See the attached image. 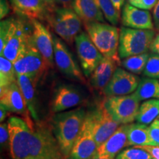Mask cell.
I'll return each mask as SVG.
<instances>
[{"mask_svg": "<svg viewBox=\"0 0 159 159\" xmlns=\"http://www.w3.org/2000/svg\"><path fill=\"white\" fill-rule=\"evenodd\" d=\"M86 114L84 108H78L57 113L52 119V132L66 159L80 134Z\"/></svg>", "mask_w": 159, "mask_h": 159, "instance_id": "obj_1", "label": "cell"}, {"mask_svg": "<svg viewBox=\"0 0 159 159\" xmlns=\"http://www.w3.org/2000/svg\"><path fill=\"white\" fill-rule=\"evenodd\" d=\"M27 159H66L50 125L39 121L34 125Z\"/></svg>", "mask_w": 159, "mask_h": 159, "instance_id": "obj_2", "label": "cell"}, {"mask_svg": "<svg viewBox=\"0 0 159 159\" xmlns=\"http://www.w3.org/2000/svg\"><path fill=\"white\" fill-rule=\"evenodd\" d=\"M153 30L122 27L119 33L118 53L120 59L148 52L155 39Z\"/></svg>", "mask_w": 159, "mask_h": 159, "instance_id": "obj_3", "label": "cell"}, {"mask_svg": "<svg viewBox=\"0 0 159 159\" xmlns=\"http://www.w3.org/2000/svg\"><path fill=\"white\" fill-rule=\"evenodd\" d=\"M87 33L97 48L104 57L120 58L118 56L119 43V30L104 22H84Z\"/></svg>", "mask_w": 159, "mask_h": 159, "instance_id": "obj_4", "label": "cell"}, {"mask_svg": "<svg viewBox=\"0 0 159 159\" xmlns=\"http://www.w3.org/2000/svg\"><path fill=\"white\" fill-rule=\"evenodd\" d=\"M10 134V153L13 159H27L34 124L29 115L23 118L11 116L7 121Z\"/></svg>", "mask_w": 159, "mask_h": 159, "instance_id": "obj_5", "label": "cell"}, {"mask_svg": "<svg viewBox=\"0 0 159 159\" xmlns=\"http://www.w3.org/2000/svg\"><path fill=\"white\" fill-rule=\"evenodd\" d=\"M48 19L56 34L69 44L81 31V19L70 7L55 8Z\"/></svg>", "mask_w": 159, "mask_h": 159, "instance_id": "obj_6", "label": "cell"}, {"mask_svg": "<svg viewBox=\"0 0 159 159\" xmlns=\"http://www.w3.org/2000/svg\"><path fill=\"white\" fill-rule=\"evenodd\" d=\"M139 99L134 93L124 96L107 97L103 101L105 108L119 125L132 123L139 110Z\"/></svg>", "mask_w": 159, "mask_h": 159, "instance_id": "obj_7", "label": "cell"}, {"mask_svg": "<svg viewBox=\"0 0 159 159\" xmlns=\"http://www.w3.org/2000/svg\"><path fill=\"white\" fill-rule=\"evenodd\" d=\"M85 122L88 124L98 148L119 127V124L111 117L103 102L87 113Z\"/></svg>", "mask_w": 159, "mask_h": 159, "instance_id": "obj_8", "label": "cell"}, {"mask_svg": "<svg viewBox=\"0 0 159 159\" xmlns=\"http://www.w3.org/2000/svg\"><path fill=\"white\" fill-rule=\"evenodd\" d=\"M75 41L83 73L85 77H91L104 56L91 41L88 33L84 32L79 33Z\"/></svg>", "mask_w": 159, "mask_h": 159, "instance_id": "obj_9", "label": "cell"}, {"mask_svg": "<svg viewBox=\"0 0 159 159\" xmlns=\"http://www.w3.org/2000/svg\"><path fill=\"white\" fill-rule=\"evenodd\" d=\"M16 75H26L40 78L49 66L41 53L30 43L22 55L13 63Z\"/></svg>", "mask_w": 159, "mask_h": 159, "instance_id": "obj_10", "label": "cell"}, {"mask_svg": "<svg viewBox=\"0 0 159 159\" xmlns=\"http://www.w3.org/2000/svg\"><path fill=\"white\" fill-rule=\"evenodd\" d=\"M54 60L59 70L67 77L82 83H85V78L81 72L79 66L75 61L72 54L61 39L53 37Z\"/></svg>", "mask_w": 159, "mask_h": 159, "instance_id": "obj_11", "label": "cell"}, {"mask_svg": "<svg viewBox=\"0 0 159 159\" xmlns=\"http://www.w3.org/2000/svg\"><path fill=\"white\" fill-rule=\"evenodd\" d=\"M139 78L133 73L123 69L117 68L110 82L103 90L106 97L124 96L132 94L139 84Z\"/></svg>", "mask_w": 159, "mask_h": 159, "instance_id": "obj_12", "label": "cell"}, {"mask_svg": "<svg viewBox=\"0 0 159 159\" xmlns=\"http://www.w3.org/2000/svg\"><path fill=\"white\" fill-rule=\"evenodd\" d=\"M32 21L30 42L41 53L45 61L50 67L54 64V42L49 31L39 20Z\"/></svg>", "mask_w": 159, "mask_h": 159, "instance_id": "obj_13", "label": "cell"}, {"mask_svg": "<svg viewBox=\"0 0 159 159\" xmlns=\"http://www.w3.org/2000/svg\"><path fill=\"white\" fill-rule=\"evenodd\" d=\"M31 33H30L22 21L16 19L14 30L12 32L1 55L14 63L28 47Z\"/></svg>", "mask_w": 159, "mask_h": 159, "instance_id": "obj_14", "label": "cell"}, {"mask_svg": "<svg viewBox=\"0 0 159 159\" xmlns=\"http://www.w3.org/2000/svg\"><path fill=\"white\" fill-rule=\"evenodd\" d=\"M83 96L80 90L73 85H61L57 89L52 101V112H63L74 108L82 102Z\"/></svg>", "mask_w": 159, "mask_h": 159, "instance_id": "obj_15", "label": "cell"}, {"mask_svg": "<svg viewBox=\"0 0 159 159\" xmlns=\"http://www.w3.org/2000/svg\"><path fill=\"white\" fill-rule=\"evenodd\" d=\"M98 149L88 124L83 122L80 134L66 159H92Z\"/></svg>", "mask_w": 159, "mask_h": 159, "instance_id": "obj_16", "label": "cell"}, {"mask_svg": "<svg viewBox=\"0 0 159 159\" xmlns=\"http://www.w3.org/2000/svg\"><path fill=\"white\" fill-rule=\"evenodd\" d=\"M129 124L119 126L117 130L97 149L94 158L106 157L114 159L123 148L128 145V131Z\"/></svg>", "mask_w": 159, "mask_h": 159, "instance_id": "obj_17", "label": "cell"}, {"mask_svg": "<svg viewBox=\"0 0 159 159\" xmlns=\"http://www.w3.org/2000/svg\"><path fill=\"white\" fill-rule=\"evenodd\" d=\"M122 23L124 27L134 29L153 30L152 16L148 10L138 8L125 3L122 10Z\"/></svg>", "mask_w": 159, "mask_h": 159, "instance_id": "obj_18", "label": "cell"}, {"mask_svg": "<svg viewBox=\"0 0 159 159\" xmlns=\"http://www.w3.org/2000/svg\"><path fill=\"white\" fill-rule=\"evenodd\" d=\"M0 102L10 112L16 113L24 116L29 115L25 99L17 82L0 89Z\"/></svg>", "mask_w": 159, "mask_h": 159, "instance_id": "obj_19", "label": "cell"}, {"mask_svg": "<svg viewBox=\"0 0 159 159\" xmlns=\"http://www.w3.org/2000/svg\"><path fill=\"white\" fill-rule=\"evenodd\" d=\"M119 59L103 57L90 77V83L94 89L104 90L117 69V66L121 64Z\"/></svg>", "mask_w": 159, "mask_h": 159, "instance_id": "obj_20", "label": "cell"}, {"mask_svg": "<svg viewBox=\"0 0 159 159\" xmlns=\"http://www.w3.org/2000/svg\"><path fill=\"white\" fill-rule=\"evenodd\" d=\"M14 11L28 19H43L48 18L49 8L43 0H11Z\"/></svg>", "mask_w": 159, "mask_h": 159, "instance_id": "obj_21", "label": "cell"}, {"mask_svg": "<svg viewBox=\"0 0 159 159\" xmlns=\"http://www.w3.org/2000/svg\"><path fill=\"white\" fill-rule=\"evenodd\" d=\"M39 78L26 75H17V83L25 99L27 109L35 122L39 121V116L35 108V87Z\"/></svg>", "mask_w": 159, "mask_h": 159, "instance_id": "obj_22", "label": "cell"}, {"mask_svg": "<svg viewBox=\"0 0 159 159\" xmlns=\"http://www.w3.org/2000/svg\"><path fill=\"white\" fill-rule=\"evenodd\" d=\"M71 7L83 22H104V15L95 0H75Z\"/></svg>", "mask_w": 159, "mask_h": 159, "instance_id": "obj_23", "label": "cell"}, {"mask_svg": "<svg viewBox=\"0 0 159 159\" xmlns=\"http://www.w3.org/2000/svg\"><path fill=\"white\" fill-rule=\"evenodd\" d=\"M128 140L129 146H152V139L149 133V127L147 126V125L139 122L136 124H129Z\"/></svg>", "mask_w": 159, "mask_h": 159, "instance_id": "obj_24", "label": "cell"}, {"mask_svg": "<svg viewBox=\"0 0 159 159\" xmlns=\"http://www.w3.org/2000/svg\"><path fill=\"white\" fill-rule=\"evenodd\" d=\"M159 116V99H150L139 106L136 120L144 125H150Z\"/></svg>", "mask_w": 159, "mask_h": 159, "instance_id": "obj_25", "label": "cell"}, {"mask_svg": "<svg viewBox=\"0 0 159 159\" xmlns=\"http://www.w3.org/2000/svg\"><path fill=\"white\" fill-rule=\"evenodd\" d=\"M134 93L139 101L159 99V81L150 77L142 79Z\"/></svg>", "mask_w": 159, "mask_h": 159, "instance_id": "obj_26", "label": "cell"}, {"mask_svg": "<svg viewBox=\"0 0 159 159\" xmlns=\"http://www.w3.org/2000/svg\"><path fill=\"white\" fill-rule=\"evenodd\" d=\"M17 82V75L13 63L3 55L0 57V89Z\"/></svg>", "mask_w": 159, "mask_h": 159, "instance_id": "obj_27", "label": "cell"}, {"mask_svg": "<svg viewBox=\"0 0 159 159\" xmlns=\"http://www.w3.org/2000/svg\"><path fill=\"white\" fill-rule=\"evenodd\" d=\"M150 55L147 52L144 54L133 55L124 58L121 63L122 66L128 71L133 74L139 75L144 71Z\"/></svg>", "mask_w": 159, "mask_h": 159, "instance_id": "obj_28", "label": "cell"}, {"mask_svg": "<svg viewBox=\"0 0 159 159\" xmlns=\"http://www.w3.org/2000/svg\"><path fill=\"white\" fill-rule=\"evenodd\" d=\"M95 2L105 19L113 25H117L119 20V11L115 7L111 0H95Z\"/></svg>", "mask_w": 159, "mask_h": 159, "instance_id": "obj_29", "label": "cell"}, {"mask_svg": "<svg viewBox=\"0 0 159 159\" xmlns=\"http://www.w3.org/2000/svg\"><path fill=\"white\" fill-rule=\"evenodd\" d=\"M16 19L11 18L1 21L0 24V54H2L4 48L14 30Z\"/></svg>", "mask_w": 159, "mask_h": 159, "instance_id": "obj_30", "label": "cell"}, {"mask_svg": "<svg viewBox=\"0 0 159 159\" xmlns=\"http://www.w3.org/2000/svg\"><path fill=\"white\" fill-rule=\"evenodd\" d=\"M152 156L147 150L135 147L122 150L117 155L115 159H152Z\"/></svg>", "mask_w": 159, "mask_h": 159, "instance_id": "obj_31", "label": "cell"}, {"mask_svg": "<svg viewBox=\"0 0 159 159\" xmlns=\"http://www.w3.org/2000/svg\"><path fill=\"white\" fill-rule=\"evenodd\" d=\"M145 76L150 78H159V55L152 52L150 55L144 71Z\"/></svg>", "mask_w": 159, "mask_h": 159, "instance_id": "obj_32", "label": "cell"}, {"mask_svg": "<svg viewBox=\"0 0 159 159\" xmlns=\"http://www.w3.org/2000/svg\"><path fill=\"white\" fill-rule=\"evenodd\" d=\"M0 144L3 149H10V134L7 122L1 123L0 125Z\"/></svg>", "mask_w": 159, "mask_h": 159, "instance_id": "obj_33", "label": "cell"}, {"mask_svg": "<svg viewBox=\"0 0 159 159\" xmlns=\"http://www.w3.org/2000/svg\"><path fill=\"white\" fill-rule=\"evenodd\" d=\"M149 133L152 142V146L159 147V118L151 123V125L149 127Z\"/></svg>", "mask_w": 159, "mask_h": 159, "instance_id": "obj_34", "label": "cell"}, {"mask_svg": "<svg viewBox=\"0 0 159 159\" xmlns=\"http://www.w3.org/2000/svg\"><path fill=\"white\" fill-rule=\"evenodd\" d=\"M158 0H128L130 5L143 10H151L155 7Z\"/></svg>", "mask_w": 159, "mask_h": 159, "instance_id": "obj_35", "label": "cell"}, {"mask_svg": "<svg viewBox=\"0 0 159 159\" xmlns=\"http://www.w3.org/2000/svg\"><path fill=\"white\" fill-rule=\"evenodd\" d=\"M10 13V6L7 0H0V19H3Z\"/></svg>", "mask_w": 159, "mask_h": 159, "instance_id": "obj_36", "label": "cell"}, {"mask_svg": "<svg viewBox=\"0 0 159 159\" xmlns=\"http://www.w3.org/2000/svg\"><path fill=\"white\" fill-rule=\"evenodd\" d=\"M147 150L150 153L152 158L156 159H159V147L152 146V145H146V146H135Z\"/></svg>", "mask_w": 159, "mask_h": 159, "instance_id": "obj_37", "label": "cell"}, {"mask_svg": "<svg viewBox=\"0 0 159 159\" xmlns=\"http://www.w3.org/2000/svg\"><path fill=\"white\" fill-rule=\"evenodd\" d=\"M153 20L156 29L159 31V0L155 6L153 11Z\"/></svg>", "mask_w": 159, "mask_h": 159, "instance_id": "obj_38", "label": "cell"}, {"mask_svg": "<svg viewBox=\"0 0 159 159\" xmlns=\"http://www.w3.org/2000/svg\"><path fill=\"white\" fill-rule=\"evenodd\" d=\"M150 50L152 51V52L156 53V54L159 55V33L155 37L153 41H152L150 47Z\"/></svg>", "mask_w": 159, "mask_h": 159, "instance_id": "obj_39", "label": "cell"}, {"mask_svg": "<svg viewBox=\"0 0 159 159\" xmlns=\"http://www.w3.org/2000/svg\"><path fill=\"white\" fill-rule=\"evenodd\" d=\"M75 0H55L57 4L63 6V7H71L73 2Z\"/></svg>", "mask_w": 159, "mask_h": 159, "instance_id": "obj_40", "label": "cell"}, {"mask_svg": "<svg viewBox=\"0 0 159 159\" xmlns=\"http://www.w3.org/2000/svg\"><path fill=\"white\" fill-rule=\"evenodd\" d=\"M125 1V0H111V2L114 4L115 7H116L119 11H120V10L122 9L123 6H124Z\"/></svg>", "mask_w": 159, "mask_h": 159, "instance_id": "obj_41", "label": "cell"}, {"mask_svg": "<svg viewBox=\"0 0 159 159\" xmlns=\"http://www.w3.org/2000/svg\"><path fill=\"white\" fill-rule=\"evenodd\" d=\"M7 109L4 105H1V108H0V121L1 122H2L6 118V116L7 114Z\"/></svg>", "mask_w": 159, "mask_h": 159, "instance_id": "obj_42", "label": "cell"}, {"mask_svg": "<svg viewBox=\"0 0 159 159\" xmlns=\"http://www.w3.org/2000/svg\"><path fill=\"white\" fill-rule=\"evenodd\" d=\"M43 2L46 4V5L47 6L49 9H52L54 10L55 9V5L56 2L55 0H43Z\"/></svg>", "mask_w": 159, "mask_h": 159, "instance_id": "obj_43", "label": "cell"}, {"mask_svg": "<svg viewBox=\"0 0 159 159\" xmlns=\"http://www.w3.org/2000/svg\"><path fill=\"white\" fill-rule=\"evenodd\" d=\"M92 159H112V158H106V157H99V158H94Z\"/></svg>", "mask_w": 159, "mask_h": 159, "instance_id": "obj_44", "label": "cell"}, {"mask_svg": "<svg viewBox=\"0 0 159 159\" xmlns=\"http://www.w3.org/2000/svg\"><path fill=\"white\" fill-rule=\"evenodd\" d=\"M152 159H156V158H152Z\"/></svg>", "mask_w": 159, "mask_h": 159, "instance_id": "obj_45", "label": "cell"}, {"mask_svg": "<svg viewBox=\"0 0 159 159\" xmlns=\"http://www.w3.org/2000/svg\"><path fill=\"white\" fill-rule=\"evenodd\" d=\"M158 118H159V116H158Z\"/></svg>", "mask_w": 159, "mask_h": 159, "instance_id": "obj_46", "label": "cell"}]
</instances>
